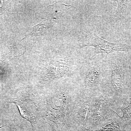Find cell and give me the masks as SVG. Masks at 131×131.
<instances>
[{
    "instance_id": "obj_12",
    "label": "cell",
    "mask_w": 131,
    "mask_h": 131,
    "mask_svg": "<svg viewBox=\"0 0 131 131\" xmlns=\"http://www.w3.org/2000/svg\"><path fill=\"white\" fill-rule=\"evenodd\" d=\"M10 131H23L17 126L14 125L10 127Z\"/></svg>"
},
{
    "instance_id": "obj_9",
    "label": "cell",
    "mask_w": 131,
    "mask_h": 131,
    "mask_svg": "<svg viewBox=\"0 0 131 131\" xmlns=\"http://www.w3.org/2000/svg\"><path fill=\"white\" fill-rule=\"evenodd\" d=\"M51 19H49L45 20L41 23L37 25L34 26L33 30L30 34L26 35L27 36H34L35 35L41 34L44 31L46 30L47 28H49L51 26L52 24Z\"/></svg>"
},
{
    "instance_id": "obj_4",
    "label": "cell",
    "mask_w": 131,
    "mask_h": 131,
    "mask_svg": "<svg viewBox=\"0 0 131 131\" xmlns=\"http://www.w3.org/2000/svg\"><path fill=\"white\" fill-rule=\"evenodd\" d=\"M70 64L68 58L52 62L46 70L43 78L50 81L61 78L69 70Z\"/></svg>"
},
{
    "instance_id": "obj_8",
    "label": "cell",
    "mask_w": 131,
    "mask_h": 131,
    "mask_svg": "<svg viewBox=\"0 0 131 131\" xmlns=\"http://www.w3.org/2000/svg\"><path fill=\"white\" fill-rule=\"evenodd\" d=\"M89 104L84 103L77 110L75 115V122L78 126L86 127L87 116L89 109Z\"/></svg>"
},
{
    "instance_id": "obj_10",
    "label": "cell",
    "mask_w": 131,
    "mask_h": 131,
    "mask_svg": "<svg viewBox=\"0 0 131 131\" xmlns=\"http://www.w3.org/2000/svg\"><path fill=\"white\" fill-rule=\"evenodd\" d=\"M89 131H120L119 125L116 122H113L106 125L101 129L93 130L92 129H88Z\"/></svg>"
},
{
    "instance_id": "obj_5",
    "label": "cell",
    "mask_w": 131,
    "mask_h": 131,
    "mask_svg": "<svg viewBox=\"0 0 131 131\" xmlns=\"http://www.w3.org/2000/svg\"><path fill=\"white\" fill-rule=\"evenodd\" d=\"M95 107L93 119L96 122H102L105 119L109 114L110 107L107 101L101 96L95 101Z\"/></svg>"
},
{
    "instance_id": "obj_2",
    "label": "cell",
    "mask_w": 131,
    "mask_h": 131,
    "mask_svg": "<svg viewBox=\"0 0 131 131\" xmlns=\"http://www.w3.org/2000/svg\"><path fill=\"white\" fill-rule=\"evenodd\" d=\"M87 46H92L95 48L94 54L92 58L98 54L106 53L109 55L115 51H127L130 49L129 46L126 45L112 43L104 40L95 32L93 34L88 43L80 45L81 48Z\"/></svg>"
},
{
    "instance_id": "obj_11",
    "label": "cell",
    "mask_w": 131,
    "mask_h": 131,
    "mask_svg": "<svg viewBox=\"0 0 131 131\" xmlns=\"http://www.w3.org/2000/svg\"><path fill=\"white\" fill-rule=\"evenodd\" d=\"M130 103L128 106L122 110L123 117H120L125 121H127L131 118V93L130 96Z\"/></svg>"
},
{
    "instance_id": "obj_7",
    "label": "cell",
    "mask_w": 131,
    "mask_h": 131,
    "mask_svg": "<svg viewBox=\"0 0 131 131\" xmlns=\"http://www.w3.org/2000/svg\"><path fill=\"white\" fill-rule=\"evenodd\" d=\"M101 76V68L100 66L91 68L87 73L84 79V84L86 88L97 86Z\"/></svg>"
},
{
    "instance_id": "obj_6",
    "label": "cell",
    "mask_w": 131,
    "mask_h": 131,
    "mask_svg": "<svg viewBox=\"0 0 131 131\" xmlns=\"http://www.w3.org/2000/svg\"><path fill=\"white\" fill-rule=\"evenodd\" d=\"M111 85L116 92H121L123 85V77L121 71L116 64L113 62L111 65Z\"/></svg>"
},
{
    "instance_id": "obj_3",
    "label": "cell",
    "mask_w": 131,
    "mask_h": 131,
    "mask_svg": "<svg viewBox=\"0 0 131 131\" xmlns=\"http://www.w3.org/2000/svg\"><path fill=\"white\" fill-rule=\"evenodd\" d=\"M13 103L18 107L21 117L31 124L32 131H35L37 126L38 107L35 101L29 96H21L14 101Z\"/></svg>"
},
{
    "instance_id": "obj_1",
    "label": "cell",
    "mask_w": 131,
    "mask_h": 131,
    "mask_svg": "<svg viewBox=\"0 0 131 131\" xmlns=\"http://www.w3.org/2000/svg\"><path fill=\"white\" fill-rule=\"evenodd\" d=\"M68 96L63 94L59 95L52 101L49 107L46 118L48 123L57 129L63 126L66 111L68 103Z\"/></svg>"
}]
</instances>
